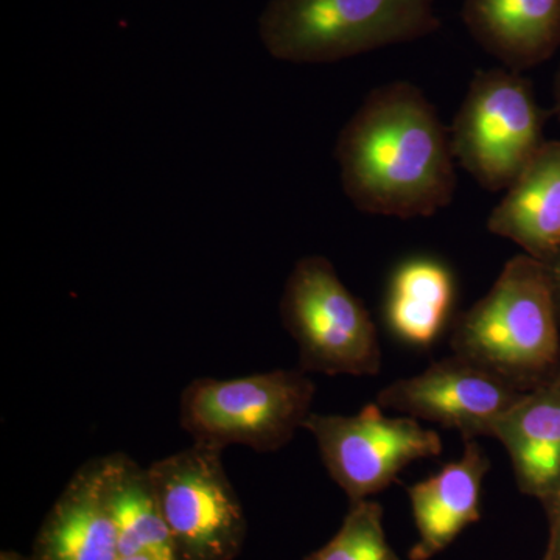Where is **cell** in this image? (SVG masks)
<instances>
[{
    "label": "cell",
    "instance_id": "e0dca14e",
    "mask_svg": "<svg viewBox=\"0 0 560 560\" xmlns=\"http://www.w3.org/2000/svg\"><path fill=\"white\" fill-rule=\"evenodd\" d=\"M305 560H400L383 526V508L370 499L350 503L341 528Z\"/></svg>",
    "mask_w": 560,
    "mask_h": 560
},
{
    "label": "cell",
    "instance_id": "8992f818",
    "mask_svg": "<svg viewBox=\"0 0 560 560\" xmlns=\"http://www.w3.org/2000/svg\"><path fill=\"white\" fill-rule=\"evenodd\" d=\"M533 84L506 68L478 70L451 128L460 167L489 191H506L547 140Z\"/></svg>",
    "mask_w": 560,
    "mask_h": 560
},
{
    "label": "cell",
    "instance_id": "603a6c76",
    "mask_svg": "<svg viewBox=\"0 0 560 560\" xmlns=\"http://www.w3.org/2000/svg\"><path fill=\"white\" fill-rule=\"evenodd\" d=\"M555 378H558V381H560V370L558 371V374H556Z\"/></svg>",
    "mask_w": 560,
    "mask_h": 560
},
{
    "label": "cell",
    "instance_id": "ffe728a7",
    "mask_svg": "<svg viewBox=\"0 0 560 560\" xmlns=\"http://www.w3.org/2000/svg\"><path fill=\"white\" fill-rule=\"evenodd\" d=\"M116 560H171L162 558V556L153 555V552H138V555L119 556Z\"/></svg>",
    "mask_w": 560,
    "mask_h": 560
},
{
    "label": "cell",
    "instance_id": "8fae6325",
    "mask_svg": "<svg viewBox=\"0 0 560 560\" xmlns=\"http://www.w3.org/2000/svg\"><path fill=\"white\" fill-rule=\"evenodd\" d=\"M32 560H116L117 533L103 482V458L73 474L44 518Z\"/></svg>",
    "mask_w": 560,
    "mask_h": 560
},
{
    "label": "cell",
    "instance_id": "52a82bcc",
    "mask_svg": "<svg viewBox=\"0 0 560 560\" xmlns=\"http://www.w3.org/2000/svg\"><path fill=\"white\" fill-rule=\"evenodd\" d=\"M223 452L194 442L149 467L178 560H234L245 545V511Z\"/></svg>",
    "mask_w": 560,
    "mask_h": 560
},
{
    "label": "cell",
    "instance_id": "9c48e42d",
    "mask_svg": "<svg viewBox=\"0 0 560 560\" xmlns=\"http://www.w3.org/2000/svg\"><path fill=\"white\" fill-rule=\"evenodd\" d=\"M525 390L453 353L382 389L377 404L416 420L458 431L464 441L493 438Z\"/></svg>",
    "mask_w": 560,
    "mask_h": 560
},
{
    "label": "cell",
    "instance_id": "7402d4cb",
    "mask_svg": "<svg viewBox=\"0 0 560 560\" xmlns=\"http://www.w3.org/2000/svg\"><path fill=\"white\" fill-rule=\"evenodd\" d=\"M0 560H32V558H25V556L18 555L14 551H2Z\"/></svg>",
    "mask_w": 560,
    "mask_h": 560
},
{
    "label": "cell",
    "instance_id": "d6986e66",
    "mask_svg": "<svg viewBox=\"0 0 560 560\" xmlns=\"http://www.w3.org/2000/svg\"><path fill=\"white\" fill-rule=\"evenodd\" d=\"M548 267H550L552 287H555V296L556 302H558V311L560 318V249L559 253L556 254L555 259H552L550 264H548Z\"/></svg>",
    "mask_w": 560,
    "mask_h": 560
},
{
    "label": "cell",
    "instance_id": "44dd1931",
    "mask_svg": "<svg viewBox=\"0 0 560 560\" xmlns=\"http://www.w3.org/2000/svg\"><path fill=\"white\" fill-rule=\"evenodd\" d=\"M555 113L560 120V68L558 70V75H556L555 80Z\"/></svg>",
    "mask_w": 560,
    "mask_h": 560
},
{
    "label": "cell",
    "instance_id": "2e32d148",
    "mask_svg": "<svg viewBox=\"0 0 560 560\" xmlns=\"http://www.w3.org/2000/svg\"><path fill=\"white\" fill-rule=\"evenodd\" d=\"M455 280L447 265L430 257L401 264L390 279L386 319L399 340L429 348L451 318Z\"/></svg>",
    "mask_w": 560,
    "mask_h": 560
},
{
    "label": "cell",
    "instance_id": "5bb4252c",
    "mask_svg": "<svg viewBox=\"0 0 560 560\" xmlns=\"http://www.w3.org/2000/svg\"><path fill=\"white\" fill-rule=\"evenodd\" d=\"M518 489L541 503L560 492V381L529 390L497 425Z\"/></svg>",
    "mask_w": 560,
    "mask_h": 560
},
{
    "label": "cell",
    "instance_id": "ac0fdd59",
    "mask_svg": "<svg viewBox=\"0 0 560 560\" xmlns=\"http://www.w3.org/2000/svg\"><path fill=\"white\" fill-rule=\"evenodd\" d=\"M544 506L547 510L548 521H550V540H548L545 555L550 560H560V492L545 501Z\"/></svg>",
    "mask_w": 560,
    "mask_h": 560
},
{
    "label": "cell",
    "instance_id": "30bf717a",
    "mask_svg": "<svg viewBox=\"0 0 560 560\" xmlns=\"http://www.w3.org/2000/svg\"><path fill=\"white\" fill-rule=\"evenodd\" d=\"M490 459L477 440L464 441L463 456L407 489L419 539L410 560H430L481 518L482 481Z\"/></svg>",
    "mask_w": 560,
    "mask_h": 560
},
{
    "label": "cell",
    "instance_id": "3957f363",
    "mask_svg": "<svg viewBox=\"0 0 560 560\" xmlns=\"http://www.w3.org/2000/svg\"><path fill=\"white\" fill-rule=\"evenodd\" d=\"M436 0H270L259 18L265 50L293 65H327L427 38Z\"/></svg>",
    "mask_w": 560,
    "mask_h": 560
},
{
    "label": "cell",
    "instance_id": "4fadbf2b",
    "mask_svg": "<svg viewBox=\"0 0 560 560\" xmlns=\"http://www.w3.org/2000/svg\"><path fill=\"white\" fill-rule=\"evenodd\" d=\"M463 21L471 38L514 72L560 49V0H464Z\"/></svg>",
    "mask_w": 560,
    "mask_h": 560
},
{
    "label": "cell",
    "instance_id": "7c38bea8",
    "mask_svg": "<svg viewBox=\"0 0 560 560\" xmlns=\"http://www.w3.org/2000/svg\"><path fill=\"white\" fill-rule=\"evenodd\" d=\"M488 230L550 264L560 249V140H547L492 209Z\"/></svg>",
    "mask_w": 560,
    "mask_h": 560
},
{
    "label": "cell",
    "instance_id": "7a4b0ae2",
    "mask_svg": "<svg viewBox=\"0 0 560 560\" xmlns=\"http://www.w3.org/2000/svg\"><path fill=\"white\" fill-rule=\"evenodd\" d=\"M455 355L515 388L551 382L560 370V318L550 267L528 254L506 261L480 301L453 326Z\"/></svg>",
    "mask_w": 560,
    "mask_h": 560
},
{
    "label": "cell",
    "instance_id": "9a60e30c",
    "mask_svg": "<svg viewBox=\"0 0 560 560\" xmlns=\"http://www.w3.org/2000/svg\"><path fill=\"white\" fill-rule=\"evenodd\" d=\"M103 482L119 556L153 552L178 560L149 469H142L125 453H113L103 456Z\"/></svg>",
    "mask_w": 560,
    "mask_h": 560
},
{
    "label": "cell",
    "instance_id": "ba28073f",
    "mask_svg": "<svg viewBox=\"0 0 560 560\" xmlns=\"http://www.w3.org/2000/svg\"><path fill=\"white\" fill-rule=\"evenodd\" d=\"M304 430L316 441L331 480L350 503L382 492L415 460L442 453L436 431L408 416L390 418L377 401L353 416L312 412Z\"/></svg>",
    "mask_w": 560,
    "mask_h": 560
},
{
    "label": "cell",
    "instance_id": "cb8c5ba5",
    "mask_svg": "<svg viewBox=\"0 0 560 560\" xmlns=\"http://www.w3.org/2000/svg\"><path fill=\"white\" fill-rule=\"evenodd\" d=\"M544 560H550L547 555L544 556Z\"/></svg>",
    "mask_w": 560,
    "mask_h": 560
},
{
    "label": "cell",
    "instance_id": "277c9868",
    "mask_svg": "<svg viewBox=\"0 0 560 560\" xmlns=\"http://www.w3.org/2000/svg\"><path fill=\"white\" fill-rule=\"evenodd\" d=\"M316 386L307 372L275 370L246 377H201L180 393L179 425L194 442L260 453L285 447L312 415Z\"/></svg>",
    "mask_w": 560,
    "mask_h": 560
},
{
    "label": "cell",
    "instance_id": "6da1fadb",
    "mask_svg": "<svg viewBox=\"0 0 560 560\" xmlns=\"http://www.w3.org/2000/svg\"><path fill=\"white\" fill-rule=\"evenodd\" d=\"M341 186L353 208L390 219H429L455 198L451 128L415 84L372 90L335 145Z\"/></svg>",
    "mask_w": 560,
    "mask_h": 560
},
{
    "label": "cell",
    "instance_id": "5b68a950",
    "mask_svg": "<svg viewBox=\"0 0 560 560\" xmlns=\"http://www.w3.org/2000/svg\"><path fill=\"white\" fill-rule=\"evenodd\" d=\"M279 313L307 374L363 377L381 372L382 348L371 313L326 257L296 261L283 287Z\"/></svg>",
    "mask_w": 560,
    "mask_h": 560
}]
</instances>
